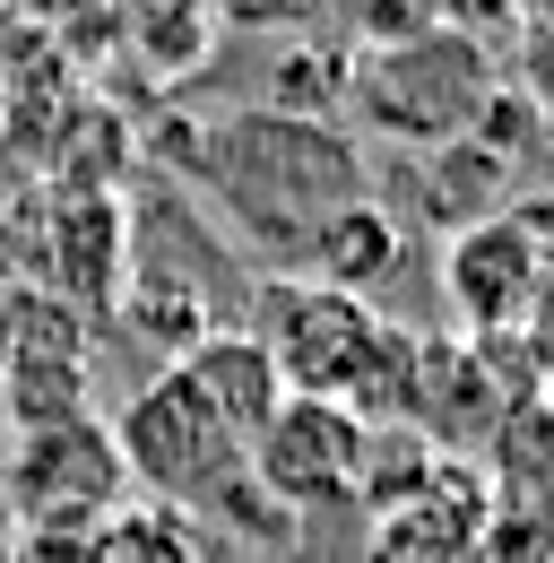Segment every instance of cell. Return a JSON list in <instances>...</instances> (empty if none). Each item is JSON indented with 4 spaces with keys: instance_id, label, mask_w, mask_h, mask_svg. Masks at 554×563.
<instances>
[{
    "instance_id": "cell-11",
    "label": "cell",
    "mask_w": 554,
    "mask_h": 563,
    "mask_svg": "<svg viewBox=\"0 0 554 563\" xmlns=\"http://www.w3.org/2000/svg\"><path fill=\"white\" fill-rule=\"evenodd\" d=\"M399 261H408V225L390 217V200L364 191V200H346V209H330L312 225L295 278H321V286H339V295H364V303H373V286L390 278Z\"/></svg>"
},
{
    "instance_id": "cell-17",
    "label": "cell",
    "mask_w": 554,
    "mask_h": 563,
    "mask_svg": "<svg viewBox=\"0 0 554 563\" xmlns=\"http://www.w3.org/2000/svg\"><path fill=\"white\" fill-rule=\"evenodd\" d=\"M520 78H529L520 96H529V104H538V113L554 122V18L520 26Z\"/></svg>"
},
{
    "instance_id": "cell-10",
    "label": "cell",
    "mask_w": 554,
    "mask_h": 563,
    "mask_svg": "<svg viewBox=\"0 0 554 563\" xmlns=\"http://www.w3.org/2000/svg\"><path fill=\"white\" fill-rule=\"evenodd\" d=\"M511 174L520 165H502L485 140H442V147H416V174H408V200H416V225H433V234H459V225H477V217L511 209Z\"/></svg>"
},
{
    "instance_id": "cell-14",
    "label": "cell",
    "mask_w": 554,
    "mask_h": 563,
    "mask_svg": "<svg viewBox=\"0 0 554 563\" xmlns=\"http://www.w3.org/2000/svg\"><path fill=\"white\" fill-rule=\"evenodd\" d=\"M208 9L252 35H321V26H339L346 0H208Z\"/></svg>"
},
{
    "instance_id": "cell-9",
    "label": "cell",
    "mask_w": 554,
    "mask_h": 563,
    "mask_svg": "<svg viewBox=\"0 0 554 563\" xmlns=\"http://www.w3.org/2000/svg\"><path fill=\"white\" fill-rule=\"evenodd\" d=\"M174 373H182L208 408H217V424H225L243 451H252V442H261V424L286 408V382H277L269 347H261L252 330H208L191 355H174Z\"/></svg>"
},
{
    "instance_id": "cell-2",
    "label": "cell",
    "mask_w": 554,
    "mask_h": 563,
    "mask_svg": "<svg viewBox=\"0 0 554 563\" xmlns=\"http://www.w3.org/2000/svg\"><path fill=\"white\" fill-rule=\"evenodd\" d=\"M277 382L295 399H339L364 417L373 399V373H381V347H390V321L364 303V295H339L321 278H261V330Z\"/></svg>"
},
{
    "instance_id": "cell-16",
    "label": "cell",
    "mask_w": 554,
    "mask_h": 563,
    "mask_svg": "<svg viewBox=\"0 0 554 563\" xmlns=\"http://www.w3.org/2000/svg\"><path fill=\"white\" fill-rule=\"evenodd\" d=\"M433 18H442L451 35L485 44V53H494V35H520V9H511V0H433Z\"/></svg>"
},
{
    "instance_id": "cell-7",
    "label": "cell",
    "mask_w": 554,
    "mask_h": 563,
    "mask_svg": "<svg viewBox=\"0 0 554 563\" xmlns=\"http://www.w3.org/2000/svg\"><path fill=\"white\" fill-rule=\"evenodd\" d=\"M364 433L373 424L339 408V399H295L286 390V408L261 424V442H252V477L269 503H286L295 520L303 511H330V503H355V460H364Z\"/></svg>"
},
{
    "instance_id": "cell-15",
    "label": "cell",
    "mask_w": 554,
    "mask_h": 563,
    "mask_svg": "<svg viewBox=\"0 0 554 563\" xmlns=\"http://www.w3.org/2000/svg\"><path fill=\"white\" fill-rule=\"evenodd\" d=\"M511 355L529 373V390H554V278L529 295V312L511 321Z\"/></svg>"
},
{
    "instance_id": "cell-20",
    "label": "cell",
    "mask_w": 554,
    "mask_h": 563,
    "mask_svg": "<svg viewBox=\"0 0 554 563\" xmlns=\"http://www.w3.org/2000/svg\"><path fill=\"white\" fill-rule=\"evenodd\" d=\"M0 9H9V0H0Z\"/></svg>"
},
{
    "instance_id": "cell-8",
    "label": "cell",
    "mask_w": 554,
    "mask_h": 563,
    "mask_svg": "<svg viewBox=\"0 0 554 563\" xmlns=\"http://www.w3.org/2000/svg\"><path fill=\"white\" fill-rule=\"evenodd\" d=\"M131 225H122V200L113 191H78V183H53V200H44V252H26L35 269L18 286H44V295H62L69 312H104V303H122V286H131V243H122Z\"/></svg>"
},
{
    "instance_id": "cell-18",
    "label": "cell",
    "mask_w": 554,
    "mask_h": 563,
    "mask_svg": "<svg viewBox=\"0 0 554 563\" xmlns=\"http://www.w3.org/2000/svg\"><path fill=\"white\" fill-rule=\"evenodd\" d=\"M0 547H9V424H0Z\"/></svg>"
},
{
    "instance_id": "cell-6",
    "label": "cell",
    "mask_w": 554,
    "mask_h": 563,
    "mask_svg": "<svg viewBox=\"0 0 554 563\" xmlns=\"http://www.w3.org/2000/svg\"><path fill=\"white\" fill-rule=\"evenodd\" d=\"M87 364H96V321L69 312L44 286L0 295V424H53L87 408Z\"/></svg>"
},
{
    "instance_id": "cell-4",
    "label": "cell",
    "mask_w": 554,
    "mask_h": 563,
    "mask_svg": "<svg viewBox=\"0 0 554 563\" xmlns=\"http://www.w3.org/2000/svg\"><path fill=\"white\" fill-rule=\"evenodd\" d=\"M131 503V468L113 451V424L96 408L9 433V538L26 529H96Z\"/></svg>"
},
{
    "instance_id": "cell-21",
    "label": "cell",
    "mask_w": 554,
    "mask_h": 563,
    "mask_svg": "<svg viewBox=\"0 0 554 563\" xmlns=\"http://www.w3.org/2000/svg\"><path fill=\"white\" fill-rule=\"evenodd\" d=\"M546 563H554V555H546Z\"/></svg>"
},
{
    "instance_id": "cell-19",
    "label": "cell",
    "mask_w": 554,
    "mask_h": 563,
    "mask_svg": "<svg viewBox=\"0 0 554 563\" xmlns=\"http://www.w3.org/2000/svg\"><path fill=\"white\" fill-rule=\"evenodd\" d=\"M520 9V26H538V18H554V0H511Z\"/></svg>"
},
{
    "instance_id": "cell-13",
    "label": "cell",
    "mask_w": 554,
    "mask_h": 563,
    "mask_svg": "<svg viewBox=\"0 0 554 563\" xmlns=\"http://www.w3.org/2000/svg\"><path fill=\"white\" fill-rule=\"evenodd\" d=\"M346 87H355V44H330V35H286V53H277L269 70V113H303V122H321L330 104H346Z\"/></svg>"
},
{
    "instance_id": "cell-3",
    "label": "cell",
    "mask_w": 554,
    "mask_h": 563,
    "mask_svg": "<svg viewBox=\"0 0 554 563\" xmlns=\"http://www.w3.org/2000/svg\"><path fill=\"white\" fill-rule=\"evenodd\" d=\"M494 87H502V78H494V53L468 44V35H451V26H433V35L390 44V53H355L346 104H355V122L381 131V140L442 147V140H459V131L477 122V104Z\"/></svg>"
},
{
    "instance_id": "cell-12",
    "label": "cell",
    "mask_w": 554,
    "mask_h": 563,
    "mask_svg": "<svg viewBox=\"0 0 554 563\" xmlns=\"http://www.w3.org/2000/svg\"><path fill=\"white\" fill-rule=\"evenodd\" d=\"M87 563H208V538L165 503H122L87 529Z\"/></svg>"
},
{
    "instance_id": "cell-1",
    "label": "cell",
    "mask_w": 554,
    "mask_h": 563,
    "mask_svg": "<svg viewBox=\"0 0 554 563\" xmlns=\"http://www.w3.org/2000/svg\"><path fill=\"white\" fill-rule=\"evenodd\" d=\"M182 156L191 183L234 217L261 278H295L312 225L373 191L364 147L339 122H303V113H225L208 131H182Z\"/></svg>"
},
{
    "instance_id": "cell-5",
    "label": "cell",
    "mask_w": 554,
    "mask_h": 563,
    "mask_svg": "<svg viewBox=\"0 0 554 563\" xmlns=\"http://www.w3.org/2000/svg\"><path fill=\"white\" fill-rule=\"evenodd\" d=\"M554 278V200L538 209H494L459 234H442V303L451 330L468 339H511L529 295Z\"/></svg>"
}]
</instances>
